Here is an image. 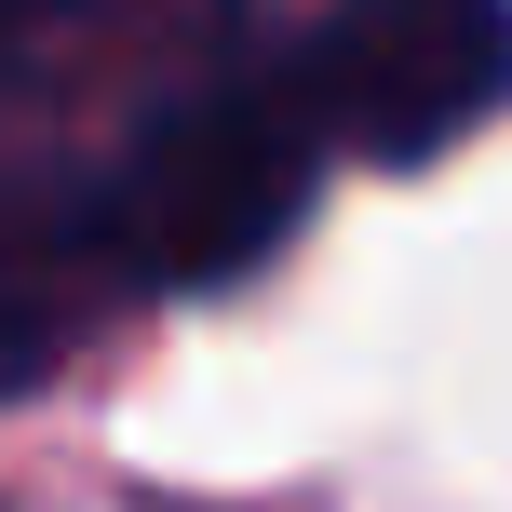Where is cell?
<instances>
[{
    "mask_svg": "<svg viewBox=\"0 0 512 512\" xmlns=\"http://www.w3.org/2000/svg\"><path fill=\"white\" fill-rule=\"evenodd\" d=\"M310 176H324V149H310L283 68H203V81H176V95L95 162L108 243H122L135 297L256 270V256L310 216Z\"/></svg>",
    "mask_w": 512,
    "mask_h": 512,
    "instance_id": "obj_1",
    "label": "cell"
},
{
    "mask_svg": "<svg viewBox=\"0 0 512 512\" xmlns=\"http://www.w3.org/2000/svg\"><path fill=\"white\" fill-rule=\"evenodd\" d=\"M122 297H135V270L108 243L95 162L0 149V391H41Z\"/></svg>",
    "mask_w": 512,
    "mask_h": 512,
    "instance_id": "obj_3",
    "label": "cell"
},
{
    "mask_svg": "<svg viewBox=\"0 0 512 512\" xmlns=\"http://www.w3.org/2000/svg\"><path fill=\"white\" fill-rule=\"evenodd\" d=\"M135 27V0H0V95H41V81L95 68Z\"/></svg>",
    "mask_w": 512,
    "mask_h": 512,
    "instance_id": "obj_4",
    "label": "cell"
},
{
    "mask_svg": "<svg viewBox=\"0 0 512 512\" xmlns=\"http://www.w3.org/2000/svg\"><path fill=\"white\" fill-rule=\"evenodd\" d=\"M310 149L364 162H432L512 95V0H337L283 54Z\"/></svg>",
    "mask_w": 512,
    "mask_h": 512,
    "instance_id": "obj_2",
    "label": "cell"
}]
</instances>
